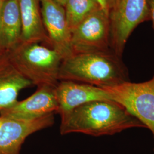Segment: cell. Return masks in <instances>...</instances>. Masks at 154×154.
<instances>
[{"instance_id":"obj_1","label":"cell","mask_w":154,"mask_h":154,"mask_svg":"<svg viewBox=\"0 0 154 154\" xmlns=\"http://www.w3.org/2000/svg\"><path fill=\"white\" fill-rule=\"evenodd\" d=\"M146 128L122 105L112 100H97L78 107L61 118L60 133L94 137L112 135L132 128Z\"/></svg>"},{"instance_id":"obj_2","label":"cell","mask_w":154,"mask_h":154,"mask_svg":"<svg viewBox=\"0 0 154 154\" xmlns=\"http://www.w3.org/2000/svg\"><path fill=\"white\" fill-rule=\"evenodd\" d=\"M122 58L112 50L72 54L63 60L59 81L103 88L128 82V70Z\"/></svg>"},{"instance_id":"obj_3","label":"cell","mask_w":154,"mask_h":154,"mask_svg":"<svg viewBox=\"0 0 154 154\" xmlns=\"http://www.w3.org/2000/svg\"><path fill=\"white\" fill-rule=\"evenodd\" d=\"M11 64L33 85L55 87L63 57L56 50L37 42H20L8 52Z\"/></svg>"},{"instance_id":"obj_4","label":"cell","mask_w":154,"mask_h":154,"mask_svg":"<svg viewBox=\"0 0 154 154\" xmlns=\"http://www.w3.org/2000/svg\"><path fill=\"white\" fill-rule=\"evenodd\" d=\"M103 88L112 100L125 107L154 137V76L144 82L128 81Z\"/></svg>"},{"instance_id":"obj_5","label":"cell","mask_w":154,"mask_h":154,"mask_svg":"<svg viewBox=\"0 0 154 154\" xmlns=\"http://www.w3.org/2000/svg\"><path fill=\"white\" fill-rule=\"evenodd\" d=\"M111 50L122 57L127 41L138 25L150 19L147 0H120L110 13Z\"/></svg>"},{"instance_id":"obj_6","label":"cell","mask_w":154,"mask_h":154,"mask_svg":"<svg viewBox=\"0 0 154 154\" xmlns=\"http://www.w3.org/2000/svg\"><path fill=\"white\" fill-rule=\"evenodd\" d=\"M71 33L72 54L111 50L110 16L102 9L87 17Z\"/></svg>"},{"instance_id":"obj_7","label":"cell","mask_w":154,"mask_h":154,"mask_svg":"<svg viewBox=\"0 0 154 154\" xmlns=\"http://www.w3.org/2000/svg\"><path fill=\"white\" fill-rule=\"evenodd\" d=\"M54 114L33 121H19L0 116V154H20L28 137L52 126Z\"/></svg>"},{"instance_id":"obj_8","label":"cell","mask_w":154,"mask_h":154,"mask_svg":"<svg viewBox=\"0 0 154 154\" xmlns=\"http://www.w3.org/2000/svg\"><path fill=\"white\" fill-rule=\"evenodd\" d=\"M45 29L51 48L58 51L63 59L72 54V33L69 28L65 8L55 0H39Z\"/></svg>"},{"instance_id":"obj_9","label":"cell","mask_w":154,"mask_h":154,"mask_svg":"<svg viewBox=\"0 0 154 154\" xmlns=\"http://www.w3.org/2000/svg\"><path fill=\"white\" fill-rule=\"evenodd\" d=\"M55 87H39L26 99L17 101L11 107L0 111V116L19 121H33L57 113L58 105Z\"/></svg>"},{"instance_id":"obj_10","label":"cell","mask_w":154,"mask_h":154,"mask_svg":"<svg viewBox=\"0 0 154 154\" xmlns=\"http://www.w3.org/2000/svg\"><path fill=\"white\" fill-rule=\"evenodd\" d=\"M57 113L62 118L78 107L94 100H111L104 88L86 83L60 81L55 88Z\"/></svg>"},{"instance_id":"obj_11","label":"cell","mask_w":154,"mask_h":154,"mask_svg":"<svg viewBox=\"0 0 154 154\" xmlns=\"http://www.w3.org/2000/svg\"><path fill=\"white\" fill-rule=\"evenodd\" d=\"M32 85L11 64L8 53L0 58V111L15 104L19 93Z\"/></svg>"},{"instance_id":"obj_12","label":"cell","mask_w":154,"mask_h":154,"mask_svg":"<svg viewBox=\"0 0 154 154\" xmlns=\"http://www.w3.org/2000/svg\"><path fill=\"white\" fill-rule=\"evenodd\" d=\"M22 23L20 42H46L50 45L41 11L39 0H18Z\"/></svg>"},{"instance_id":"obj_13","label":"cell","mask_w":154,"mask_h":154,"mask_svg":"<svg viewBox=\"0 0 154 154\" xmlns=\"http://www.w3.org/2000/svg\"><path fill=\"white\" fill-rule=\"evenodd\" d=\"M22 23L18 0H5L0 12V45L6 52L20 43Z\"/></svg>"},{"instance_id":"obj_14","label":"cell","mask_w":154,"mask_h":154,"mask_svg":"<svg viewBox=\"0 0 154 154\" xmlns=\"http://www.w3.org/2000/svg\"><path fill=\"white\" fill-rule=\"evenodd\" d=\"M64 8L70 31L90 14L101 9L96 0H67Z\"/></svg>"},{"instance_id":"obj_15","label":"cell","mask_w":154,"mask_h":154,"mask_svg":"<svg viewBox=\"0 0 154 154\" xmlns=\"http://www.w3.org/2000/svg\"><path fill=\"white\" fill-rule=\"evenodd\" d=\"M99 4L101 9L110 16V13L120 0H96Z\"/></svg>"},{"instance_id":"obj_16","label":"cell","mask_w":154,"mask_h":154,"mask_svg":"<svg viewBox=\"0 0 154 154\" xmlns=\"http://www.w3.org/2000/svg\"><path fill=\"white\" fill-rule=\"evenodd\" d=\"M150 19L152 20L154 28V0H147Z\"/></svg>"},{"instance_id":"obj_17","label":"cell","mask_w":154,"mask_h":154,"mask_svg":"<svg viewBox=\"0 0 154 154\" xmlns=\"http://www.w3.org/2000/svg\"><path fill=\"white\" fill-rule=\"evenodd\" d=\"M55 1H56L57 2H58L59 4H61V5H62L64 7L67 0H55Z\"/></svg>"},{"instance_id":"obj_18","label":"cell","mask_w":154,"mask_h":154,"mask_svg":"<svg viewBox=\"0 0 154 154\" xmlns=\"http://www.w3.org/2000/svg\"><path fill=\"white\" fill-rule=\"evenodd\" d=\"M7 53V52H6L5 51H4L3 49L2 48V47L0 45V58H1L2 56L5 55Z\"/></svg>"},{"instance_id":"obj_19","label":"cell","mask_w":154,"mask_h":154,"mask_svg":"<svg viewBox=\"0 0 154 154\" xmlns=\"http://www.w3.org/2000/svg\"><path fill=\"white\" fill-rule=\"evenodd\" d=\"M4 1H5V0H0V12L1 11V9H2V6L4 4Z\"/></svg>"}]
</instances>
